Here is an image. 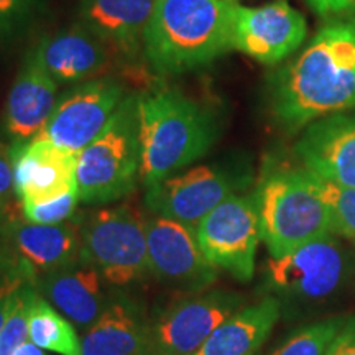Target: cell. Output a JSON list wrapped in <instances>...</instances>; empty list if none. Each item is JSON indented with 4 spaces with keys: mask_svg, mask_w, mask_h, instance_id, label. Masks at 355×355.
I'll list each match as a JSON object with an SVG mask.
<instances>
[{
    "mask_svg": "<svg viewBox=\"0 0 355 355\" xmlns=\"http://www.w3.org/2000/svg\"><path fill=\"white\" fill-rule=\"evenodd\" d=\"M344 272L343 252L331 235L290 254L270 259L266 282L273 291L301 300H321L336 290Z\"/></svg>",
    "mask_w": 355,
    "mask_h": 355,
    "instance_id": "obj_12",
    "label": "cell"
},
{
    "mask_svg": "<svg viewBox=\"0 0 355 355\" xmlns=\"http://www.w3.org/2000/svg\"><path fill=\"white\" fill-rule=\"evenodd\" d=\"M13 355H46V352H44V349L38 347L33 343H25L13 352Z\"/></svg>",
    "mask_w": 355,
    "mask_h": 355,
    "instance_id": "obj_33",
    "label": "cell"
},
{
    "mask_svg": "<svg viewBox=\"0 0 355 355\" xmlns=\"http://www.w3.org/2000/svg\"><path fill=\"white\" fill-rule=\"evenodd\" d=\"M295 150L304 170L355 188V114H332L313 122Z\"/></svg>",
    "mask_w": 355,
    "mask_h": 355,
    "instance_id": "obj_17",
    "label": "cell"
},
{
    "mask_svg": "<svg viewBox=\"0 0 355 355\" xmlns=\"http://www.w3.org/2000/svg\"><path fill=\"white\" fill-rule=\"evenodd\" d=\"M3 242L19 257L21 277H44L81 263V220L44 225L10 219L3 229Z\"/></svg>",
    "mask_w": 355,
    "mask_h": 355,
    "instance_id": "obj_15",
    "label": "cell"
},
{
    "mask_svg": "<svg viewBox=\"0 0 355 355\" xmlns=\"http://www.w3.org/2000/svg\"><path fill=\"white\" fill-rule=\"evenodd\" d=\"M242 303V296L229 291H207L178 301L150 327V355H196Z\"/></svg>",
    "mask_w": 355,
    "mask_h": 355,
    "instance_id": "obj_9",
    "label": "cell"
},
{
    "mask_svg": "<svg viewBox=\"0 0 355 355\" xmlns=\"http://www.w3.org/2000/svg\"><path fill=\"white\" fill-rule=\"evenodd\" d=\"M99 272L86 263H78L38 278L37 290L78 329H91L109 309L107 295Z\"/></svg>",
    "mask_w": 355,
    "mask_h": 355,
    "instance_id": "obj_20",
    "label": "cell"
},
{
    "mask_svg": "<svg viewBox=\"0 0 355 355\" xmlns=\"http://www.w3.org/2000/svg\"><path fill=\"white\" fill-rule=\"evenodd\" d=\"M343 324V319H327L311 324L290 337L272 355H324Z\"/></svg>",
    "mask_w": 355,
    "mask_h": 355,
    "instance_id": "obj_25",
    "label": "cell"
},
{
    "mask_svg": "<svg viewBox=\"0 0 355 355\" xmlns=\"http://www.w3.org/2000/svg\"><path fill=\"white\" fill-rule=\"evenodd\" d=\"M37 0H0V46L19 40L33 19Z\"/></svg>",
    "mask_w": 355,
    "mask_h": 355,
    "instance_id": "obj_27",
    "label": "cell"
},
{
    "mask_svg": "<svg viewBox=\"0 0 355 355\" xmlns=\"http://www.w3.org/2000/svg\"><path fill=\"white\" fill-rule=\"evenodd\" d=\"M78 193L73 191V193L53 199V201L42 204H21V207H24L26 220L33 222V224L58 225L73 219L78 211Z\"/></svg>",
    "mask_w": 355,
    "mask_h": 355,
    "instance_id": "obj_28",
    "label": "cell"
},
{
    "mask_svg": "<svg viewBox=\"0 0 355 355\" xmlns=\"http://www.w3.org/2000/svg\"><path fill=\"white\" fill-rule=\"evenodd\" d=\"M235 0H155L144 55L163 76L202 68L234 50Z\"/></svg>",
    "mask_w": 355,
    "mask_h": 355,
    "instance_id": "obj_2",
    "label": "cell"
},
{
    "mask_svg": "<svg viewBox=\"0 0 355 355\" xmlns=\"http://www.w3.org/2000/svg\"><path fill=\"white\" fill-rule=\"evenodd\" d=\"M196 237L204 257L216 268L241 282L252 279L260 241L255 196H229L199 222Z\"/></svg>",
    "mask_w": 355,
    "mask_h": 355,
    "instance_id": "obj_7",
    "label": "cell"
},
{
    "mask_svg": "<svg viewBox=\"0 0 355 355\" xmlns=\"http://www.w3.org/2000/svg\"><path fill=\"white\" fill-rule=\"evenodd\" d=\"M8 219H10V216H8L7 212L0 211V241H3V229H6Z\"/></svg>",
    "mask_w": 355,
    "mask_h": 355,
    "instance_id": "obj_34",
    "label": "cell"
},
{
    "mask_svg": "<svg viewBox=\"0 0 355 355\" xmlns=\"http://www.w3.org/2000/svg\"><path fill=\"white\" fill-rule=\"evenodd\" d=\"M139 96H125L107 127L78 153L79 202L107 204L130 194L140 181Z\"/></svg>",
    "mask_w": 355,
    "mask_h": 355,
    "instance_id": "obj_5",
    "label": "cell"
},
{
    "mask_svg": "<svg viewBox=\"0 0 355 355\" xmlns=\"http://www.w3.org/2000/svg\"><path fill=\"white\" fill-rule=\"evenodd\" d=\"M140 181L146 188L204 157L219 135L214 112L180 89L159 87L139 96Z\"/></svg>",
    "mask_w": 355,
    "mask_h": 355,
    "instance_id": "obj_3",
    "label": "cell"
},
{
    "mask_svg": "<svg viewBox=\"0 0 355 355\" xmlns=\"http://www.w3.org/2000/svg\"><path fill=\"white\" fill-rule=\"evenodd\" d=\"M35 293L37 290L28 283H24L17 293L13 308L0 331V355H13L28 339V318Z\"/></svg>",
    "mask_w": 355,
    "mask_h": 355,
    "instance_id": "obj_26",
    "label": "cell"
},
{
    "mask_svg": "<svg viewBox=\"0 0 355 355\" xmlns=\"http://www.w3.org/2000/svg\"><path fill=\"white\" fill-rule=\"evenodd\" d=\"M35 48L58 84H81L102 76L109 69L112 51L81 24L46 35Z\"/></svg>",
    "mask_w": 355,
    "mask_h": 355,
    "instance_id": "obj_18",
    "label": "cell"
},
{
    "mask_svg": "<svg viewBox=\"0 0 355 355\" xmlns=\"http://www.w3.org/2000/svg\"><path fill=\"white\" fill-rule=\"evenodd\" d=\"M309 3L321 15L344 13L355 7V0H309Z\"/></svg>",
    "mask_w": 355,
    "mask_h": 355,
    "instance_id": "obj_32",
    "label": "cell"
},
{
    "mask_svg": "<svg viewBox=\"0 0 355 355\" xmlns=\"http://www.w3.org/2000/svg\"><path fill=\"white\" fill-rule=\"evenodd\" d=\"M15 191L21 204H42L76 191L78 153L38 135L12 145Z\"/></svg>",
    "mask_w": 355,
    "mask_h": 355,
    "instance_id": "obj_14",
    "label": "cell"
},
{
    "mask_svg": "<svg viewBox=\"0 0 355 355\" xmlns=\"http://www.w3.org/2000/svg\"><path fill=\"white\" fill-rule=\"evenodd\" d=\"M24 283L25 279L21 275L0 282V331H2L3 324H6L8 314H10L13 303H15L17 293L20 291Z\"/></svg>",
    "mask_w": 355,
    "mask_h": 355,
    "instance_id": "obj_30",
    "label": "cell"
},
{
    "mask_svg": "<svg viewBox=\"0 0 355 355\" xmlns=\"http://www.w3.org/2000/svg\"><path fill=\"white\" fill-rule=\"evenodd\" d=\"M125 99V89L110 78L78 84L58 97L56 107L40 135L61 148L79 153L107 127Z\"/></svg>",
    "mask_w": 355,
    "mask_h": 355,
    "instance_id": "obj_8",
    "label": "cell"
},
{
    "mask_svg": "<svg viewBox=\"0 0 355 355\" xmlns=\"http://www.w3.org/2000/svg\"><path fill=\"white\" fill-rule=\"evenodd\" d=\"M155 0H81L79 24L125 60L144 53V35Z\"/></svg>",
    "mask_w": 355,
    "mask_h": 355,
    "instance_id": "obj_19",
    "label": "cell"
},
{
    "mask_svg": "<svg viewBox=\"0 0 355 355\" xmlns=\"http://www.w3.org/2000/svg\"><path fill=\"white\" fill-rule=\"evenodd\" d=\"M309 175L314 189L329 209L332 230L355 242V188L334 184L313 173Z\"/></svg>",
    "mask_w": 355,
    "mask_h": 355,
    "instance_id": "obj_24",
    "label": "cell"
},
{
    "mask_svg": "<svg viewBox=\"0 0 355 355\" xmlns=\"http://www.w3.org/2000/svg\"><path fill=\"white\" fill-rule=\"evenodd\" d=\"M304 17L290 3L275 2L263 7L237 3L234 21V50L265 64H277L304 42Z\"/></svg>",
    "mask_w": 355,
    "mask_h": 355,
    "instance_id": "obj_13",
    "label": "cell"
},
{
    "mask_svg": "<svg viewBox=\"0 0 355 355\" xmlns=\"http://www.w3.org/2000/svg\"><path fill=\"white\" fill-rule=\"evenodd\" d=\"M260 239L273 259L304 243L334 234L327 206L314 189L308 170H278L255 193Z\"/></svg>",
    "mask_w": 355,
    "mask_h": 355,
    "instance_id": "obj_4",
    "label": "cell"
},
{
    "mask_svg": "<svg viewBox=\"0 0 355 355\" xmlns=\"http://www.w3.org/2000/svg\"><path fill=\"white\" fill-rule=\"evenodd\" d=\"M237 188L227 173L194 166L146 188L145 204L155 216L181 222L196 230L204 217L232 196Z\"/></svg>",
    "mask_w": 355,
    "mask_h": 355,
    "instance_id": "obj_11",
    "label": "cell"
},
{
    "mask_svg": "<svg viewBox=\"0 0 355 355\" xmlns=\"http://www.w3.org/2000/svg\"><path fill=\"white\" fill-rule=\"evenodd\" d=\"M28 339L38 347L60 355H81V340L73 324L61 316L38 291L30 308Z\"/></svg>",
    "mask_w": 355,
    "mask_h": 355,
    "instance_id": "obj_23",
    "label": "cell"
},
{
    "mask_svg": "<svg viewBox=\"0 0 355 355\" xmlns=\"http://www.w3.org/2000/svg\"><path fill=\"white\" fill-rule=\"evenodd\" d=\"M355 107V19L336 20L272 79V109L288 130Z\"/></svg>",
    "mask_w": 355,
    "mask_h": 355,
    "instance_id": "obj_1",
    "label": "cell"
},
{
    "mask_svg": "<svg viewBox=\"0 0 355 355\" xmlns=\"http://www.w3.org/2000/svg\"><path fill=\"white\" fill-rule=\"evenodd\" d=\"M324 355H355V318L343 324Z\"/></svg>",
    "mask_w": 355,
    "mask_h": 355,
    "instance_id": "obj_31",
    "label": "cell"
},
{
    "mask_svg": "<svg viewBox=\"0 0 355 355\" xmlns=\"http://www.w3.org/2000/svg\"><path fill=\"white\" fill-rule=\"evenodd\" d=\"M58 87L37 48H32L17 73L2 115V132L12 145L26 144L43 132L56 107Z\"/></svg>",
    "mask_w": 355,
    "mask_h": 355,
    "instance_id": "obj_16",
    "label": "cell"
},
{
    "mask_svg": "<svg viewBox=\"0 0 355 355\" xmlns=\"http://www.w3.org/2000/svg\"><path fill=\"white\" fill-rule=\"evenodd\" d=\"M81 355H150V327L127 304L112 303L84 334Z\"/></svg>",
    "mask_w": 355,
    "mask_h": 355,
    "instance_id": "obj_22",
    "label": "cell"
},
{
    "mask_svg": "<svg viewBox=\"0 0 355 355\" xmlns=\"http://www.w3.org/2000/svg\"><path fill=\"white\" fill-rule=\"evenodd\" d=\"M148 272L166 286L184 291H201L217 278V268L206 259L198 243L196 230L152 216L145 219Z\"/></svg>",
    "mask_w": 355,
    "mask_h": 355,
    "instance_id": "obj_10",
    "label": "cell"
},
{
    "mask_svg": "<svg viewBox=\"0 0 355 355\" xmlns=\"http://www.w3.org/2000/svg\"><path fill=\"white\" fill-rule=\"evenodd\" d=\"M13 194H17V191L10 153H0V211L8 214V207H10Z\"/></svg>",
    "mask_w": 355,
    "mask_h": 355,
    "instance_id": "obj_29",
    "label": "cell"
},
{
    "mask_svg": "<svg viewBox=\"0 0 355 355\" xmlns=\"http://www.w3.org/2000/svg\"><path fill=\"white\" fill-rule=\"evenodd\" d=\"M81 261L105 282L128 285L148 272L145 219L127 206L92 212L81 222Z\"/></svg>",
    "mask_w": 355,
    "mask_h": 355,
    "instance_id": "obj_6",
    "label": "cell"
},
{
    "mask_svg": "<svg viewBox=\"0 0 355 355\" xmlns=\"http://www.w3.org/2000/svg\"><path fill=\"white\" fill-rule=\"evenodd\" d=\"M279 318V303L265 298L225 319L196 355H254Z\"/></svg>",
    "mask_w": 355,
    "mask_h": 355,
    "instance_id": "obj_21",
    "label": "cell"
}]
</instances>
